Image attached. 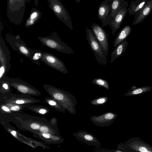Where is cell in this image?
I'll use <instances>...</instances> for the list:
<instances>
[{
    "instance_id": "d590c367",
    "label": "cell",
    "mask_w": 152,
    "mask_h": 152,
    "mask_svg": "<svg viewBox=\"0 0 152 152\" xmlns=\"http://www.w3.org/2000/svg\"><path fill=\"white\" fill-rule=\"evenodd\" d=\"M30 0H28V2H29L30 1Z\"/></svg>"
},
{
    "instance_id": "7c38bea8",
    "label": "cell",
    "mask_w": 152,
    "mask_h": 152,
    "mask_svg": "<svg viewBox=\"0 0 152 152\" xmlns=\"http://www.w3.org/2000/svg\"><path fill=\"white\" fill-rule=\"evenodd\" d=\"M10 52L1 36L0 37V66H6L9 69L11 67L10 60Z\"/></svg>"
},
{
    "instance_id": "f1b7e54d",
    "label": "cell",
    "mask_w": 152,
    "mask_h": 152,
    "mask_svg": "<svg viewBox=\"0 0 152 152\" xmlns=\"http://www.w3.org/2000/svg\"><path fill=\"white\" fill-rule=\"evenodd\" d=\"M42 135L44 137L46 138H49L51 137V135L48 133H43L42 134Z\"/></svg>"
},
{
    "instance_id": "2e32d148",
    "label": "cell",
    "mask_w": 152,
    "mask_h": 152,
    "mask_svg": "<svg viewBox=\"0 0 152 152\" xmlns=\"http://www.w3.org/2000/svg\"><path fill=\"white\" fill-rule=\"evenodd\" d=\"M132 32L131 27L127 25L123 27L119 32L113 42V46L116 47L119 44L126 40Z\"/></svg>"
},
{
    "instance_id": "d4e9b609",
    "label": "cell",
    "mask_w": 152,
    "mask_h": 152,
    "mask_svg": "<svg viewBox=\"0 0 152 152\" xmlns=\"http://www.w3.org/2000/svg\"><path fill=\"white\" fill-rule=\"evenodd\" d=\"M108 98L107 96H101L92 100L90 103L94 105H104L107 102Z\"/></svg>"
},
{
    "instance_id": "d6a6232c",
    "label": "cell",
    "mask_w": 152,
    "mask_h": 152,
    "mask_svg": "<svg viewBox=\"0 0 152 152\" xmlns=\"http://www.w3.org/2000/svg\"><path fill=\"white\" fill-rule=\"evenodd\" d=\"M39 112L40 113L44 114L46 113V110L45 109H42L39 110Z\"/></svg>"
},
{
    "instance_id": "4dcf8cb0",
    "label": "cell",
    "mask_w": 152,
    "mask_h": 152,
    "mask_svg": "<svg viewBox=\"0 0 152 152\" xmlns=\"http://www.w3.org/2000/svg\"><path fill=\"white\" fill-rule=\"evenodd\" d=\"M1 108L3 110L6 112H10V109L7 107L5 106H3L1 107Z\"/></svg>"
},
{
    "instance_id": "ffe728a7",
    "label": "cell",
    "mask_w": 152,
    "mask_h": 152,
    "mask_svg": "<svg viewBox=\"0 0 152 152\" xmlns=\"http://www.w3.org/2000/svg\"><path fill=\"white\" fill-rule=\"evenodd\" d=\"M148 0H134L131 1L128 12L129 15H134L147 3Z\"/></svg>"
},
{
    "instance_id": "9c48e42d",
    "label": "cell",
    "mask_w": 152,
    "mask_h": 152,
    "mask_svg": "<svg viewBox=\"0 0 152 152\" xmlns=\"http://www.w3.org/2000/svg\"><path fill=\"white\" fill-rule=\"evenodd\" d=\"M91 28L96 38L102 49L104 56L106 57L109 51L107 34L102 26L96 23L92 24Z\"/></svg>"
},
{
    "instance_id": "9a60e30c",
    "label": "cell",
    "mask_w": 152,
    "mask_h": 152,
    "mask_svg": "<svg viewBox=\"0 0 152 152\" xmlns=\"http://www.w3.org/2000/svg\"><path fill=\"white\" fill-rule=\"evenodd\" d=\"M127 12V7L121 9L114 18L112 22L109 25L112 30L113 35L120 28Z\"/></svg>"
},
{
    "instance_id": "52a82bcc",
    "label": "cell",
    "mask_w": 152,
    "mask_h": 152,
    "mask_svg": "<svg viewBox=\"0 0 152 152\" xmlns=\"http://www.w3.org/2000/svg\"><path fill=\"white\" fill-rule=\"evenodd\" d=\"M113 0H104L98 7L97 15L102 23V26H106L114 20L112 15L111 5Z\"/></svg>"
},
{
    "instance_id": "1f68e13d",
    "label": "cell",
    "mask_w": 152,
    "mask_h": 152,
    "mask_svg": "<svg viewBox=\"0 0 152 152\" xmlns=\"http://www.w3.org/2000/svg\"><path fill=\"white\" fill-rule=\"evenodd\" d=\"M48 103L50 105L52 106L56 105V102L50 100L49 101Z\"/></svg>"
},
{
    "instance_id": "f546056e",
    "label": "cell",
    "mask_w": 152,
    "mask_h": 152,
    "mask_svg": "<svg viewBox=\"0 0 152 152\" xmlns=\"http://www.w3.org/2000/svg\"><path fill=\"white\" fill-rule=\"evenodd\" d=\"M25 102L24 100L22 99L17 100L15 102L16 103L19 104H24Z\"/></svg>"
},
{
    "instance_id": "277c9868",
    "label": "cell",
    "mask_w": 152,
    "mask_h": 152,
    "mask_svg": "<svg viewBox=\"0 0 152 152\" xmlns=\"http://www.w3.org/2000/svg\"><path fill=\"white\" fill-rule=\"evenodd\" d=\"M48 6L56 17L70 29H73L70 15L60 0H47Z\"/></svg>"
},
{
    "instance_id": "e575fe53",
    "label": "cell",
    "mask_w": 152,
    "mask_h": 152,
    "mask_svg": "<svg viewBox=\"0 0 152 152\" xmlns=\"http://www.w3.org/2000/svg\"><path fill=\"white\" fill-rule=\"evenodd\" d=\"M77 2L79 3L80 1V0H75Z\"/></svg>"
},
{
    "instance_id": "44dd1931",
    "label": "cell",
    "mask_w": 152,
    "mask_h": 152,
    "mask_svg": "<svg viewBox=\"0 0 152 152\" xmlns=\"http://www.w3.org/2000/svg\"><path fill=\"white\" fill-rule=\"evenodd\" d=\"M129 147L136 151L152 152V148L148 145L139 141H134L129 145Z\"/></svg>"
},
{
    "instance_id": "d6986e66",
    "label": "cell",
    "mask_w": 152,
    "mask_h": 152,
    "mask_svg": "<svg viewBox=\"0 0 152 152\" xmlns=\"http://www.w3.org/2000/svg\"><path fill=\"white\" fill-rule=\"evenodd\" d=\"M128 6V2L125 0H113L111 5L112 17L114 18L120 10Z\"/></svg>"
},
{
    "instance_id": "83f0119b",
    "label": "cell",
    "mask_w": 152,
    "mask_h": 152,
    "mask_svg": "<svg viewBox=\"0 0 152 152\" xmlns=\"http://www.w3.org/2000/svg\"><path fill=\"white\" fill-rule=\"evenodd\" d=\"M20 109V107L18 106H12L10 107V109L11 110L14 111H18Z\"/></svg>"
},
{
    "instance_id": "484cf974",
    "label": "cell",
    "mask_w": 152,
    "mask_h": 152,
    "mask_svg": "<svg viewBox=\"0 0 152 152\" xmlns=\"http://www.w3.org/2000/svg\"><path fill=\"white\" fill-rule=\"evenodd\" d=\"M40 132L42 133H48V128L45 126H41L39 128Z\"/></svg>"
},
{
    "instance_id": "ac0fdd59",
    "label": "cell",
    "mask_w": 152,
    "mask_h": 152,
    "mask_svg": "<svg viewBox=\"0 0 152 152\" xmlns=\"http://www.w3.org/2000/svg\"><path fill=\"white\" fill-rule=\"evenodd\" d=\"M42 13L35 8H32L29 17L25 24L26 28H29L36 24L40 18Z\"/></svg>"
},
{
    "instance_id": "30bf717a",
    "label": "cell",
    "mask_w": 152,
    "mask_h": 152,
    "mask_svg": "<svg viewBox=\"0 0 152 152\" xmlns=\"http://www.w3.org/2000/svg\"><path fill=\"white\" fill-rule=\"evenodd\" d=\"M2 79L7 81L11 86L22 93L33 94L38 92V91L33 87L20 79L5 76Z\"/></svg>"
},
{
    "instance_id": "ba28073f",
    "label": "cell",
    "mask_w": 152,
    "mask_h": 152,
    "mask_svg": "<svg viewBox=\"0 0 152 152\" xmlns=\"http://www.w3.org/2000/svg\"><path fill=\"white\" fill-rule=\"evenodd\" d=\"M40 61L51 68L64 74H67L68 70L64 63L54 55L48 52H43Z\"/></svg>"
},
{
    "instance_id": "4fadbf2b",
    "label": "cell",
    "mask_w": 152,
    "mask_h": 152,
    "mask_svg": "<svg viewBox=\"0 0 152 152\" xmlns=\"http://www.w3.org/2000/svg\"><path fill=\"white\" fill-rule=\"evenodd\" d=\"M152 11V0H148L147 3L135 15L133 25L141 23Z\"/></svg>"
},
{
    "instance_id": "8fae6325",
    "label": "cell",
    "mask_w": 152,
    "mask_h": 152,
    "mask_svg": "<svg viewBox=\"0 0 152 152\" xmlns=\"http://www.w3.org/2000/svg\"><path fill=\"white\" fill-rule=\"evenodd\" d=\"M117 116L116 113L107 112L99 116H92L90 120L97 126H107L110 125Z\"/></svg>"
},
{
    "instance_id": "4316f807",
    "label": "cell",
    "mask_w": 152,
    "mask_h": 152,
    "mask_svg": "<svg viewBox=\"0 0 152 152\" xmlns=\"http://www.w3.org/2000/svg\"><path fill=\"white\" fill-rule=\"evenodd\" d=\"M33 129H38L40 128L39 125L37 123H33L30 126Z\"/></svg>"
},
{
    "instance_id": "7a4b0ae2",
    "label": "cell",
    "mask_w": 152,
    "mask_h": 152,
    "mask_svg": "<svg viewBox=\"0 0 152 152\" xmlns=\"http://www.w3.org/2000/svg\"><path fill=\"white\" fill-rule=\"evenodd\" d=\"M27 2L28 0H7V16L10 22L15 25L21 23Z\"/></svg>"
},
{
    "instance_id": "8d00e7d4",
    "label": "cell",
    "mask_w": 152,
    "mask_h": 152,
    "mask_svg": "<svg viewBox=\"0 0 152 152\" xmlns=\"http://www.w3.org/2000/svg\"><path fill=\"white\" fill-rule=\"evenodd\" d=\"M88 0V1H90L91 0Z\"/></svg>"
},
{
    "instance_id": "3957f363",
    "label": "cell",
    "mask_w": 152,
    "mask_h": 152,
    "mask_svg": "<svg viewBox=\"0 0 152 152\" xmlns=\"http://www.w3.org/2000/svg\"><path fill=\"white\" fill-rule=\"evenodd\" d=\"M38 38L43 45L51 49L66 54L74 53L73 49L62 41L55 33L50 36L38 37Z\"/></svg>"
},
{
    "instance_id": "6da1fadb",
    "label": "cell",
    "mask_w": 152,
    "mask_h": 152,
    "mask_svg": "<svg viewBox=\"0 0 152 152\" xmlns=\"http://www.w3.org/2000/svg\"><path fill=\"white\" fill-rule=\"evenodd\" d=\"M43 86L46 91L53 94L54 98L60 101L62 106L71 114L75 115L76 114L75 106L77 102L74 96L49 85L46 84Z\"/></svg>"
},
{
    "instance_id": "603a6c76",
    "label": "cell",
    "mask_w": 152,
    "mask_h": 152,
    "mask_svg": "<svg viewBox=\"0 0 152 152\" xmlns=\"http://www.w3.org/2000/svg\"><path fill=\"white\" fill-rule=\"evenodd\" d=\"M91 82L95 85L104 88L107 90L109 89V86L108 82L104 79L102 78H96L93 79Z\"/></svg>"
},
{
    "instance_id": "e0dca14e",
    "label": "cell",
    "mask_w": 152,
    "mask_h": 152,
    "mask_svg": "<svg viewBox=\"0 0 152 152\" xmlns=\"http://www.w3.org/2000/svg\"><path fill=\"white\" fill-rule=\"evenodd\" d=\"M129 42L125 40L115 48L111 54L110 63H112L115 60L122 56L125 52Z\"/></svg>"
},
{
    "instance_id": "8992f818",
    "label": "cell",
    "mask_w": 152,
    "mask_h": 152,
    "mask_svg": "<svg viewBox=\"0 0 152 152\" xmlns=\"http://www.w3.org/2000/svg\"><path fill=\"white\" fill-rule=\"evenodd\" d=\"M86 39L93 52L97 62L100 64L104 66L107 63V58L104 56L102 49L96 38L92 30L86 28Z\"/></svg>"
},
{
    "instance_id": "5bb4252c",
    "label": "cell",
    "mask_w": 152,
    "mask_h": 152,
    "mask_svg": "<svg viewBox=\"0 0 152 152\" xmlns=\"http://www.w3.org/2000/svg\"><path fill=\"white\" fill-rule=\"evenodd\" d=\"M73 135L79 140L88 145L98 146L100 144L99 140L93 135L86 131H79Z\"/></svg>"
},
{
    "instance_id": "7402d4cb",
    "label": "cell",
    "mask_w": 152,
    "mask_h": 152,
    "mask_svg": "<svg viewBox=\"0 0 152 152\" xmlns=\"http://www.w3.org/2000/svg\"><path fill=\"white\" fill-rule=\"evenodd\" d=\"M152 89V87L145 86L131 89L124 94L126 96H132L141 94L148 92Z\"/></svg>"
},
{
    "instance_id": "836d02e7",
    "label": "cell",
    "mask_w": 152,
    "mask_h": 152,
    "mask_svg": "<svg viewBox=\"0 0 152 152\" xmlns=\"http://www.w3.org/2000/svg\"><path fill=\"white\" fill-rule=\"evenodd\" d=\"M12 134L14 136H15L16 135V132L14 131H13L11 132Z\"/></svg>"
},
{
    "instance_id": "5b68a950",
    "label": "cell",
    "mask_w": 152,
    "mask_h": 152,
    "mask_svg": "<svg viewBox=\"0 0 152 152\" xmlns=\"http://www.w3.org/2000/svg\"><path fill=\"white\" fill-rule=\"evenodd\" d=\"M5 39L13 49L30 59H31L34 50L26 45L24 42L20 39V35L14 36L7 34L5 35Z\"/></svg>"
},
{
    "instance_id": "cb8c5ba5",
    "label": "cell",
    "mask_w": 152,
    "mask_h": 152,
    "mask_svg": "<svg viewBox=\"0 0 152 152\" xmlns=\"http://www.w3.org/2000/svg\"><path fill=\"white\" fill-rule=\"evenodd\" d=\"M43 51L41 50H34L32 56L31 60L35 64L40 65L39 60L42 58Z\"/></svg>"
}]
</instances>
